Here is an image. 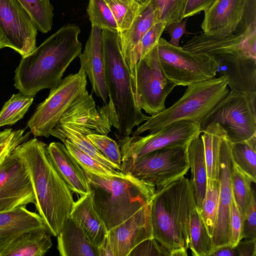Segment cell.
I'll return each instance as SVG.
<instances>
[{"label": "cell", "mask_w": 256, "mask_h": 256, "mask_svg": "<svg viewBox=\"0 0 256 256\" xmlns=\"http://www.w3.org/2000/svg\"><path fill=\"white\" fill-rule=\"evenodd\" d=\"M149 203L108 230L106 236L114 256H128L140 242L152 237Z\"/></svg>", "instance_id": "19"}, {"label": "cell", "mask_w": 256, "mask_h": 256, "mask_svg": "<svg viewBox=\"0 0 256 256\" xmlns=\"http://www.w3.org/2000/svg\"><path fill=\"white\" fill-rule=\"evenodd\" d=\"M80 32L78 26L65 24L22 58L14 76L20 92L34 96L43 89L56 88L70 64L82 54Z\"/></svg>", "instance_id": "2"}, {"label": "cell", "mask_w": 256, "mask_h": 256, "mask_svg": "<svg viewBox=\"0 0 256 256\" xmlns=\"http://www.w3.org/2000/svg\"><path fill=\"white\" fill-rule=\"evenodd\" d=\"M238 256H256V238L241 240L236 246Z\"/></svg>", "instance_id": "47"}, {"label": "cell", "mask_w": 256, "mask_h": 256, "mask_svg": "<svg viewBox=\"0 0 256 256\" xmlns=\"http://www.w3.org/2000/svg\"><path fill=\"white\" fill-rule=\"evenodd\" d=\"M158 50L162 71L176 86L213 78L218 72V64L210 56L175 46L161 37Z\"/></svg>", "instance_id": "13"}, {"label": "cell", "mask_w": 256, "mask_h": 256, "mask_svg": "<svg viewBox=\"0 0 256 256\" xmlns=\"http://www.w3.org/2000/svg\"><path fill=\"white\" fill-rule=\"evenodd\" d=\"M30 204H36L30 178L13 150L0 166V212Z\"/></svg>", "instance_id": "17"}, {"label": "cell", "mask_w": 256, "mask_h": 256, "mask_svg": "<svg viewBox=\"0 0 256 256\" xmlns=\"http://www.w3.org/2000/svg\"><path fill=\"white\" fill-rule=\"evenodd\" d=\"M6 47L4 37L0 30V49Z\"/></svg>", "instance_id": "52"}, {"label": "cell", "mask_w": 256, "mask_h": 256, "mask_svg": "<svg viewBox=\"0 0 256 256\" xmlns=\"http://www.w3.org/2000/svg\"><path fill=\"white\" fill-rule=\"evenodd\" d=\"M218 0H188L182 16L185 18L193 16L202 11H206Z\"/></svg>", "instance_id": "46"}, {"label": "cell", "mask_w": 256, "mask_h": 256, "mask_svg": "<svg viewBox=\"0 0 256 256\" xmlns=\"http://www.w3.org/2000/svg\"><path fill=\"white\" fill-rule=\"evenodd\" d=\"M109 6L116 22L118 32L128 29L137 14L142 5L134 7L128 5L120 0H104Z\"/></svg>", "instance_id": "38"}, {"label": "cell", "mask_w": 256, "mask_h": 256, "mask_svg": "<svg viewBox=\"0 0 256 256\" xmlns=\"http://www.w3.org/2000/svg\"><path fill=\"white\" fill-rule=\"evenodd\" d=\"M13 132L12 128H6L0 132V146L9 140Z\"/></svg>", "instance_id": "50"}, {"label": "cell", "mask_w": 256, "mask_h": 256, "mask_svg": "<svg viewBox=\"0 0 256 256\" xmlns=\"http://www.w3.org/2000/svg\"><path fill=\"white\" fill-rule=\"evenodd\" d=\"M82 169L94 208L108 230L148 204L156 190L129 174L101 175Z\"/></svg>", "instance_id": "5"}, {"label": "cell", "mask_w": 256, "mask_h": 256, "mask_svg": "<svg viewBox=\"0 0 256 256\" xmlns=\"http://www.w3.org/2000/svg\"><path fill=\"white\" fill-rule=\"evenodd\" d=\"M230 182L233 198L244 217L255 193L252 188V182L234 164L231 174Z\"/></svg>", "instance_id": "34"}, {"label": "cell", "mask_w": 256, "mask_h": 256, "mask_svg": "<svg viewBox=\"0 0 256 256\" xmlns=\"http://www.w3.org/2000/svg\"><path fill=\"white\" fill-rule=\"evenodd\" d=\"M195 202L190 180L184 176L156 188L150 208L152 237L170 256H186L190 209Z\"/></svg>", "instance_id": "4"}, {"label": "cell", "mask_w": 256, "mask_h": 256, "mask_svg": "<svg viewBox=\"0 0 256 256\" xmlns=\"http://www.w3.org/2000/svg\"><path fill=\"white\" fill-rule=\"evenodd\" d=\"M188 0H150L158 11L160 22L166 25L183 20Z\"/></svg>", "instance_id": "37"}, {"label": "cell", "mask_w": 256, "mask_h": 256, "mask_svg": "<svg viewBox=\"0 0 256 256\" xmlns=\"http://www.w3.org/2000/svg\"><path fill=\"white\" fill-rule=\"evenodd\" d=\"M238 256L236 246L227 244L214 248L210 256Z\"/></svg>", "instance_id": "48"}, {"label": "cell", "mask_w": 256, "mask_h": 256, "mask_svg": "<svg viewBox=\"0 0 256 256\" xmlns=\"http://www.w3.org/2000/svg\"><path fill=\"white\" fill-rule=\"evenodd\" d=\"M87 75L82 70L62 79L48 96L40 104L28 122L36 136L48 138L51 130L70 105L86 90Z\"/></svg>", "instance_id": "12"}, {"label": "cell", "mask_w": 256, "mask_h": 256, "mask_svg": "<svg viewBox=\"0 0 256 256\" xmlns=\"http://www.w3.org/2000/svg\"><path fill=\"white\" fill-rule=\"evenodd\" d=\"M38 230H47L42 218L26 206L0 212V256L16 238Z\"/></svg>", "instance_id": "22"}, {"label": "cell", "mask_w": 256, "mask_h": 256, "mask_svg": "<svg viewBox=\"0 0 256 256\" xmlns=\"http://www.w3.org/2000/svg\"><path fill=\"white\" fill-rule=\"evenodd\" d=\"M140 4H146L148 3L150 0H137Z\"/></svg>", "instance_id": "53"}, {"label": "cell", "mask_w": 256, "mask_h": 256, "mask_svg": "<svg viewBox=\"0 0 256 256\" xmlns=\"http://www.w3.org/2000/svg\"><path fill=\"white\" fill-rule=\"evenodd\" d=\"M232 161L252 182H256V134L240 142L230 143Z\"/></svg>", "instance_id": "30"}, {"label": "cell", "mask_w": 256, "mask_h": 256, "mask_svg": "<svg viewBox=\"0 0 256 256\" xmlns=\"http://www.w3.org/2000/svg\"><path fill=\"white\" fill-rule=\"evenodd\" d=\"M131 77L136 102L141 110L152 116L166 108V100L176 85L162 71L158 44L140 58Z\"/></svg>", "instance_id": "11"}, {"label": "cell", "mask_w": 256, "mask_h": 256, "mask_svg": "<svg viewBox=\"0 0 256 256\" xmlns=\"http://www.w3.org/2000/svg\"><path fill=\"white\" fill-rule=\"evenodd\" d=\"M242 216L232 196L230 210V244L236 246L242 240Z\"/></svg>", "instance_id": "42"}, {"label": "cell", "mask_w": 256, "mask_h": 256, "mask_svg": "<svg viewBox=\"0 0 256 256\" xmlns=\"http://www.w3.org/2000/svg\"><path fill=\"white\" fill-rule=\"evenodd\" d=\"M187 20L180 22H172L166 25L164 31L168 33L170 36L168 42L175 46H180V40L184 34H196L195 33L189 32L186 30Z\"/></svg>", "instance_id": "45"}, {"label": "cell", "mask_w": 256, "mask_h": 256, "mask_svg": "<svg viewBox=\"0 0 256 256\" xmlns=\"http://www.w3.org/2000/svg\"><path fill=\"white\" fill-rule=\"evenodd\" d=\"M14 152L28 172L38 214L50 234L57 236L75 202L72 190L52 160L46 143L32 138L19 144Z\"/></svg>", "instance_id": "1"}, {"label": "cell", "mask_w": 256, "mask_h": 256, "mask_svg": "<svg viewBox=\"0 0 256 256\" xmlns=\"http://www.w3.org/2000/svg\"><path fill=\"white\" fill-rule=\"evenodd\" d=\"M49 153L68 186L80 197L88 191L86 178L80 166L69 153L64 144L52 142L48 146Z\"/></svg>", "instance_id": "23"}, {"label": "cell", "mask_w": 256, "mask_h": 256, "mask_svg": "<svg viewBox=\"0 0 256 256\" xmlns=\"http://www.w3.org/2000/svg\"><path fill=\"white\" fill-rule=\"evenodd\" d=\"M116 116L112 108L104 104L97 109L92 95L86 91L66 111L51 130L50 135L61 141L68 140L102 164L119 170L87 137L91 134L108 136L112 127H116Z\"/></svg>", "instance_id": "7"}, {"label": "cell", "mask_w": 256, "mask_h": 256, "mask_svg": "<svg viewBox=\"0 0 256 256\" xmlns=\"http://www.w3.org/2000/svg\"><path fill=\"white\" fill-rule=\"evenodd\" d=\"M166 26L162 22H158L144 34L138 47L140 58L158 44Z\"/></svg>", "instance_id": "41"}, {"label": "cell", "mask_w": 256, "mask_h": 256, "mask_svg": "<svg viewBox=\"0 0 256 256\" xmlns=\"http://www.w3.org/2000/svg\"><path fill=\"white\" fill-rule=\"evenodd\" d=\"M219 194V180H207L204 197L198 212L211 237L217 216Z\"/></svg>", "instance_id": "33"}, {"label": "cell", "mask_w": 256, "mask_h": 256, "mask_svg": "<svg viewBox=\"0 0 256 256\" xmlns=\"http://www.w3.org/2000/svg\"><path fill=\"white\" fill-rule=\"evenodd\" d=\"M102 30L92 26L85 48L80 56V70L90 82L93 92L104 104H108V90L105 78Z\"/></svg>", "instance_id": "20"}, {"label": "cell", "mask_w": 256, "mask_h": 256, "mask_svg": "<svg viewBox=\"0 0 256 256\" xmlns=\"http://www.w3.org/2000/svg\"><path fill=\"white\" fill-rule=\"evenodd\" d=\"M128 256H170V254L152 237L140 242Z\"/></svg>", "instance_id": "40"}, {"label": "cell", "mask_w": 256, "mask_h": 256, "mask_svg": "<svg viewBox=\"0 0 256 256\" xmlns=\"http://www.w3.org/2000/svg\"><path fill=\"white\" fill-rule=\"evenodd\" d=\"M69 216L78 223L94 245L98 247L101 244L108 230L94 208L89 192L74 202Z\"/></svg>", "instance_id": "25"}, {"label": "cell", "mask_w": 256, "mask_h": 256, "mask_svg": "<svg viewBox=\"0 0 256 256\" xmlns=\"http://www.w3.org/2000/svg\"><path fill=\"white\" fill-rule=\"evenodd\" d=\"M66 148L80 167L88 172L101 175H120L122 173L108 168L90 156L68 140L62 141Z\"/></svg>", "instance_id": "36"}, {"label": "cell", "mask_w": 256, "mask_h": 256, "mask_svg": "<svg viewBox=\"0 0 256 256\" xmlns=\"http://www.w3.org/2000/svg\"><path fill=\"white\" fill-rule=\"evenodd\" d=\"M30 18L38 31L47 33L51 30L54 7L50 0H17Z\"/></svg>", "instance_id": "31"}, {"label": "cell", "mask_w": 256, "mask_h": 256, "mask_svg": "<svg viewBox=\"0 0 256 256\" xmlns=\"http://www.w3.org/2000/svg\"><path fill=\"white\" fill-rule=\"evenodd\" d=\"M24 131L25 130L23 129L14 130L10 139L0 146V166L16 148L28 140L31 132L24 134Z\"/></svg>", "instance_id": "44"}, {"label": "cell", "mask_w": 256, "mask_h": 256, "mask_svg": "<svg viewBox=\"0 0 256 256\" xmlns=\"http://www.w3.org/2000/svg\"><path fill=\"white\" fill-rule=\"evenodd\" d=\"M0 30L6 47L18 52L22 58L37 48L38 30L17 0H0Z\"/></svg>", "instance_id": "16"}, {"label": "cell", "mask_w": 256, "mask_h": 256, "mask_svg": "<svg viewBox=\"0 0 256 256\" xmlns=\"http://www.w3.org/2000/svg\"><path fill=\"white\" fill-rule=\"evenodd\" d=\"M58 250L62 256H99L98 247L70 216L57 236Z\"/></svg>", "instance_id": "24"}, {"label": "cell", "mask_w": 256, "mask_h": 256, "mask_svg": "<svg viewBox=\"0 0 256 256\" xmlns=\"http://www.w3.org/2000/svg\"><path fill=\"white\" fill-rule=\"evenodd\" d=\"M87 137L106 158L114 164L120 172L122 155L118 144L104 134H88Z\"/></svg>", "instance_id": "39"}, {"label": "cell", "mask_w": 256, "mask_h": 256, "mask_svg": "<svg viewBox=\"0 0 256 256\" xmlns=\"http://www.w3.org/2000/svg\"><path fill=\"white\" fill-rule=\"evenodd\" d=\"M86 11L92 27L118 32L112 14L104 0H89Z\"/></svg>", "instance_id": "35"}, {"label": "cell", "mask_w": 256, "mask_h": 256, "mask_svg": "<svg viewBox=\"0 0 256 256\" xmlns=\"http://www.w3.org/2000/svg\"><path fill=\"white\" fill-rule=\"evenodd\" d=\"M129 6L134 7H139L140 4L137 0H120Z\"/></svg>", "instance_id": "51"}, {"label": "cell", "mask_w": 256, "mask_h": 256, "mask_svg": "<svg viewBox=\"0 0 256 256\" xmlns=\"http://www.w3.org/2000/svg\"><path fill=\"white\" fill-rule=\"evenodd\" d=\"M48 230L24 232L16 238L0 256H43L52 246Z\"/></svg>", "instance_id": "27"}, {"label": "cell", "mask_w": 256, "mask_h": 256, "mask_svg": "<svg viewBox=\"0 0 256 256\" xmlns=\"http://www.w3.org/2000/svg\"><path fill=\"white\" fill-rule=\"evenodd\" d=\"M233 165L230 142L226 135L222 140L220 148L218 206L212 236L214 248L224 245L231 244L230 210L232 200L230 178Z\"/></svg>", "instance_id": "18"}, {"label": "cell", "mask_w": 256, "mask_h": 256, "mask_svg": "<svg viewBox=\"0 0 256 256\" xmlns=\"http://www.w3.org/2000/svg\"><path fill=\"white\" fill-rule=\"evenodd\" d=\"M200 134L204 142L207 180H218L220 148L226 132L218 124L212 122Z\"/></svg>", "instance_id": "28"}, {"label": "cell", "mask_w": 256, "mask_h": 256, "mask_svg": "<svg viewBox=\"0 0 256 256\" xmlns=\"http://www.w3.org/2000/svg\"><path fill=\"white\" fill-rule=\"evenodd\" d=\"M204 12L206 34H242L256 26V0H218Z\"/></svg>", "instance_id": "15"}, {"label": "cell", "mask_w": 256, "mask_h": 256, "mask_svg": "<svg viewBox=\"0 0 256 256\" xmlns=\"http://www.w3.org/2000/svg\"><path fill=\"white\" fill-rule=\"evenodd\" d=\"M160 22L158 11L150 1L141 8L130 27L119 32L120 46L124 60L130 73L140 59L138 47L144 34L155 24Z\"/></svg>", "instance_id": "21"}, {"label": "cell", "mask_w": 256, "mask_h": 256, "mask_svg": "<svg viewBox=\"0 0 256 256\" xmlns=\"http://www.w3.org/2000/svg\"><path fill=\"white\" fill-rule=\"evenodd\" d=\"M98 250L99 256H114L106 236L101 244L98 246Z\"/></svg>", "instance_id": "49"}, {"label": "cell", "mask_w": 256, "mask_h": 256, "mask_svg": "<svg viewBox=\"0 0 256 256\" xmlns=\"http://www.w3.org/2000/svg\"><path fill=\"white\" fill-rule=\"evenodd\" d=\"M227 80L220 76L191 84L172 106L149 116L131 135L156 132L174 122L188 120L200 124L208 114L228 93Z\"/></svg>", "instance_id": "8"}, {"label": "cell", "mask_w": 256, "mask_h": 256, "mask_svg": "<svg viewBox=\"0 0 256 256\" xmlns=\"http://www.w3.org/2000/svg\"><path fill=\"white\" fill-rule=\"evenodd\" d=\"M188 146L158 149L136 158L123 161L120 172L152 184L156 189L160 188L188 172L190 165Z\"/></svg>", "instance_id": "9"}, {"label": "cell", "mask_w": 256, "mask_h": 256, "mask_svg": "<svg viewBox=\"0 0 256 256\" xmlns=\"http://www.w3.org/2000/svg\"><path fill=\"white\" fill-rule=\"evenodd\" d=\"M189 248L193 256H210L214 250L211 236L197 208L196 202L190 209Z\"/></svg>", "instance_id": "29"}, {"label": "cell", "mask_w": 256, "mask_h": 256, "mask_svg": "<svg viewBox=\"0 0 256 256\" xmlns=\"http://www.w3.org/2000/svg\"><path fill=\"white\" fill-rule=\"evenodd\" d=\"M242 240L256 238V201L255 193L242 220Z\"/></svg>", "instance_id": "43"}, {"label": "cell", "mask_w": 256, "mask_h": 256, "mask_svg": "<svg viewBox=\"0 0 256 256\" xmlns=\"http://www.w3.org/2000/svg\"><path fill=\"white\" fill-rule=\"evenodd\" d=\"M187 152L192 173L190 182L197 208L200 211L207 182L204 145L200 134L190 141L188 146Z\"/></svg>", "instance_id": "26"}, {"label": "cell", "mask_w": 256, "mask_h": 256, "mask_svg": "<svg viewBox=\"0 0 256 256\" xmlns=\"http://www.w3.org/2000/svg\"><path fill=\"white\" fill-rule=\"evenodd\" d=\"M256 93L230 90L200 124V132L210 124H218L230 143L246 140L256 134Z\"/></svg>", "instance_id": "10"}, {"label": "cell", "mask_w": 256, "mask_h": 256, "mask_svg": "<svg viewBox=\"0 0 256 256\" xmlns=\"http://www.w3.org/2000/svg\"><path fill=\"white\" fill-rule=\"evenodd\" d=\"M105 78L108 97L116 108L118 128L114 134L118 140L131 135L133 128L150 116L138 106L132 84L130 70L123 57L118 32L102 30Z\"/></svg>", "instance_id": "6"}, {"label": "cell", "mask_w": 256, "mask_h": 256, "mask_svg": "<svg viewBox=\"0 0 256 256\" xmlns=\"http://www.w3.org/2000/svg\"><path fill=\"white\" fill-rule=\"evenodd\" d=\"M34 98L19 92L13 94L0 111V126L12 125L22 119L32 104Z\"/></svg>", "instance_id": "32"}, {"label": "cell", "mask_w": 256, "mask_h": 256, "mask_svg": "<svg viewBox=\"0 0 256 256\" xmlns=\"http://www.w3.org/2000/svg\"><path fill=\"white\" fill-rule=\"evenodd\" d=\"M256 28L242 34L202 33L182 48L194 54H204L217 63L220 76L227 80L230 90L256 93Z\"/></svg>", "instance_id": "3"}, {"label": "cell", "mask_w": 256, "mask_h": 256, "mask_svg": "<svg viewBox=\"0 0 256 256\" xmlns=\"http://www.w3.org/2000/svg\"><path fill=\"white\" fill-rule=\"evenodd\" d=\"M200 124L182 120L166 126L146 136L132 135L118 140L122 162L142 156L154 150L166 148L187 146L200 135Z\"/></svg>", "instance_id": "14"}]
</instances>
